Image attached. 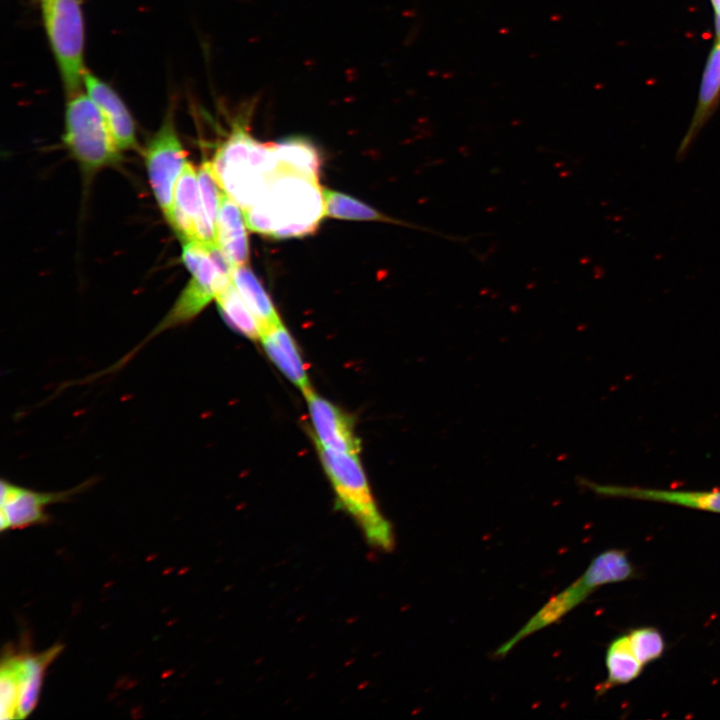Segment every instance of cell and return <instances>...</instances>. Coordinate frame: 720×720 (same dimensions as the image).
I'll use <instances>...</instances> for the list:
<instances>
[{
  "mask_svg": "<svg viewBox=\"0 0 720 720\" xmlns=\"http://www.w3.org/2000/svg\"><path fill=\"white\" fill-rule=\"evenodd\" d=\"M83 82L87 95L101 112L119 149H134L137 145L135 124L120 96L111 86L88 71L84 73Z\"/></svg>",
  "mask_w": 720,
  "mask_h": 720,
  "instance_id": "11",
  "label": "cell"
},
{
  "mask_svg": "<svg viewBox=\"0 0 720 720\" xmlns=\"http://www.w3.org/2000/svg\"><path fill=\"white\" fill-rule=\"evenodd\" d=\"M720 95V40L716 42L709 58L707 60L701 86L699 90V96L697 101V107L692 118L691 124L681 141L677 150V159H683L693 141L697 137L700 129L705 124L709 116L711 115Z\"/></svg>",
  "mask_w": 720,
  "mask_h": 720,
  "instance_id": "17",
  "label": "cell"
},
{
  "mask_svg": "<svg viewBox=\"0 0 720 720\" xmlns=\"http://www.w3.org/2000/svg\"><path fill=\"white\" fill-rule=\"evenodd\" d=\"M231 280L249 310L258 320L262 332L281 322L269 295L246 265L234 267Z\"/></svg>",
  "mask_w": 720,
  "mask_h": 720,
  "instance_id": "19",
  "label": "cell"
},
{
  "mask_svg": "<svg viewBox=\"0 0 720 720\" xmlns=\"http://www.w3.org/2000/svg\"><path fill=\"white\" fill-rule=\"evenodd\" d=\"M246 227L242 207L224 192L216 221L215 241L233 268L245 265L249 258Z\"/></svg>",
  "mask_w": 720,
  "mask_h": 720,
  "instance_id": "14",
  "label": "cell"
},
{
  "mask_svg": "<svg viewBox=\"0 0 720 720\" xmlns=\"http://www.w3.org/2000/svg\"><path fill=\"white\" fill-rule=\"evenodd\" d=\"M197 173L200 192V217L196 241L206 245H213L216 244L215 227L224 190L215 176L211 161H204Z\"/></svg>",
  "mask_w": 720,
  "mask_h": 720,
  "instance_id": "18",
  "label": "cell"
},
{
  "mask_svg": "<svg viewBox=\"0 0 720 720\" xmlns=\"http://www.w3.org/2000/svg\"><path fill=\"white\" fill-rule=\"evenodd\" d=\"M200 217L198 173L188 162L174 190L173 208L169 224L181 241H196Z\"/></svg>",
  "mask_w": 720,
  "mask_h": 720,
  "instance_id": "15",
  "label": "cell"
},
{
  "mask_svg": "<svg viewBox=\"0 0 720 720\" xmlns=\"http://www.w3.org/2000/svg\"><path fill=\"white\" fill-rule=\"evenodd\" d=\"M274 145L279 167L318 180L320 157L311 143L290 138Z\"/></svg>",
  "mask_w": 720,
  "mask_h": 720,
  "instance_id": "22",
  "label": "cell"
},
{
  "mask_svg": "<svg viewBox=\"0 0 720 720\" xmlns=\"http://www.w3.org/2000/svg\"><path fill=\"white\" fill-rule=\"evenodd\" d=\"M18 653L3 656L0 669V712L2 720L18 719Z\"/></svg>",
  "mask_w": 720,
  "mask_h": 720,
  "instance_id": "24",
  "label": "cell"
},
{
  "mask_svg": "<svg viewBox=\"0 0 720 720\" xmlns=\"http://www.w3.org/2000/svg\"><path fill=\"white\" fill-rule=\"evenodd\" d=\"M47 36L68 96L84 86V29L78 0H41Z\"/></svg>",
  "mask_w": 720,
  "mask_h": 720,
  "instance_id": "7",
  "label": "cell"
},
{
  "mask_svg": "<svg viewBox=\"0 0 720 720\" xmlns=\"http://www.w3.org/2000/svg\"><path fill=\"white\" fill-rule=\"evenodd\" d=\"M211 163L224 192L243 210L262 196L278 169L275 145L256 141L241 125L220 145Z\"/></svg>",
  "mask_w": 720,
  "mask_h": 720,
  "instance_id": "3",
  "label": "cell"
},
{
  "mask_svg": "<svg viewBox=\"0 0 720 720\" xmlns=\"http://www.w3.org/2000/svg\"><path fill=\"white\" fill-rule=\"evenodd\" d=\"M84 485L57 492H39L1 480V531L21 529L49 521L46 507L65 502L80 492Z\"/></svg>",
  "mask_w": 720,
  "mask_h": 720,
  "instance_id": "9",
  "label": "cell"
},
{
  "mask_svg": "<svg viewBox=\"0 0 720 720\" xmlns=\"http://www.w3.org/2000/svg\"><path fill=\"white\" fill-rule=\"evenodd\" d=\"M323 469L336 496V504L360 528L372 548L390 552L395 536L380 511L358 454L339 453L316 445Z\"/></svg>",
  "mask_w": 720,
  "mask_h": 720,
  "instance_id": "2",
  "label": "cell"
},
{
  "mask_svg": "<svg viewBox=\"0 0 720 720\" xmlns=\"http://www.w3.org/2000/svg\"><path fill=\"white\" fill-rule=\"evenodd\" d=\"M182 260L192 277L148 339L194 319L231 282L234 268L217 244L183 241Z\"/></svg>",
  "mask_w": 720,
  "mask_h": 720,
  "instance_id": "4",
  "label": "cell"
},
{
  "mask_svg": "<svg viewBox=\"0 0 720 720\" xmlns=\"http://www.w3.org/2000/svg\"><path fill=\"white\" fill-rule=\"evenodd\" d=\"M635 574L623 550L610 549L597 555L583 575L551 598L512 638L498 648L496 657H504L527 636L556 622L582 603L600 586L626 581Z\"/></svg>",
  "mask_w": 720,
  "mask_h": 720,
  "instance_id": "5",
  "label": "cell"
},
{
  "mask_svg": "<svg viewBox=\"0 0 720 720\" xmlns=\"http://www.w3.org/2000/svg\"><path fill=\"white\" fill-rule=\"evenodd\" d=\"M319 180L277 169L262 196L243 210L247 228L274 238L312 233L325 216Z\"/></svg>",
  "mask_w": 720,
  "mask_h": 720,
  "instance_id": "1",
  "label": "cell"
},
{
  "mask_svg": "<svg viewBox=\"0 0 720 720\" xmlns=\"http://www.w3.org/2000/svg\"><path fill=\"white\" fill-rule=\"evenodd\" d=\"M218 310L225 322L246 338L259 341L262 328L231 282L216 297Z\"/></svg>",
  "mask_w": 720,
  "mask_h": 720,
  "instance_id": "21",
  "label": "cell"
},
{
  "mask_svg": "<svg viewBox=\"0 0 720 720\" xmlns=\"http://www.w3.org/2000/svg\"><path fill=\"white\" fill-rule=\"evenodd\" d=\"M605 663L607 679L598 688L599 693L633 681L643 668L633 652L628 634L617 637L609 644Z\"/></svg>",
  "mask_w": 720,
  "mask_h": 720,
  "instance_id": "20",
  "label": "cell"
},
{
  "mask_svg": "<svg viewBox=\"0 0 720 720\" xmlns=\"http://www.w3.org/2000/svg\"><path fill=\"white\" fill-rule=\"evenodd\" d=\"M259 341L269 359L303 394L313 389L298 346L282 322L264 330Z\"/></svg>",
  "mask_w": 720,
  "mask_h": 720,
  "instance_id": "13",
  "label": "cell"
},
{
  "mask_svg": "<svg viewBox=\"0 0 720 720\" xmlns=\"http://www.w3.org/2000/svg\"><path fill=\"white\" fill-rule=\"evenodd\" d=\"M583 485L595 493L609 497L658 501L689 508L720 513V490L675 491L618 485H603L582 480Z\"/></svg>",
  "mask_w": 720,
  "mask_h": 720,
  "instance_id": "12",
  "label": "cell"
},
{
  "mask_svg": "<svg viewBox=\"0 0 720 720\" xmlns=\"http://www.w3.org/2000/svg\"><path fill=\"white\" fill-rule=\"evenodd\" d=\"M628 635L633 652L643 666L661 657L665 650L664 638L655 628L634 629Z\"/></svg>",
  "mask_w": 720,
  "mask_h": 720,
  "instance_id": "25",
  "label": "cell"
},
{
  "mask_svg": "<svg viewBox=\"0 0 720 720\" xmlns=\"http://www.w3.org/2000/svg\"><path fill=\"white\" fill-rule=\"evenodd\" d=\"M62 649L56 644L41 653H18V719L37 705L45 671Z\"/></svg>",
  "mask_w": 720,
  "mask_h": 720,
  "instance_id": "16",
  "label": "cell"
},
{
  "mask_svg": "<svg viewBox=\"0 0 720 720\" xmlns=\"http://www.w3.org/2000/svg\"><path fill=\"white\" fill-rule=\"evenodd\" d=\"M303 395L313 426L315 445L334 452L359 455L360 439L351 416L313 389Z\"/></svg>",
  "mask_w": 720,
  "mask_h": 720,
  "instance_id": "10",
  "label": "cell"
},
{
  "mask_svg": "<svg viewBox=\"0 0 720 720\" xmlns=\"http://www.w3.org/2000/svg\"><path fill=\"white\" fill-rule=\"evenodd\" d=\"M64 143L86 173L110 166L120 158L101 112L82 91L69 96L65 112Z\"/></svg>",
  "mask_w": 720,
  "mask_h": 720,
  "instance_id": "6",
  "label": "cell"
},
{
  "mask_svg": "<svg viewBox=\"0 0 720 720\" xmlns=\"http://www.w3.org/2000/svg\"><path fill=\"white\" fill-rule=\"evenodd\" d=\"M322 193L326 216L347 220L394 221L372 207L346 194L330 189H323Z\"/></svg>",
  "mask_w": 720,
  "mask_h": 720,
  "instance_id": "23",
  "label": "cell"
},
{
  "mask_svg": "<svg viewBox=\"0 0 720 720\" xmlns=\"http://www.w3.org/2000/svg\"><path fill=\"white\" fill-rule=\"evenodd\" d=\"M715 27L717 32V40H720V10L715 12Z\"/></svg>",
  "mask_w": 720,
  "mask_h": 720,
  "instance_id": "26",
  "label": "cell"
},
{
  "mask_svg": "<svg viewBox=\"0 0 720 720\" xmlns=\"http://www.w3.org/2000/svg\"><path fill=\"white\" fill-rule=\"evenodd\" d=\"M188 163L173 118L168 115L145 151V164L155 199L169 222L176 183Z\"/></svg>",
  "mask_w": 720,
  "mask_h": 720,
  "instance_id": "8",
  "label": "cell"
}]
</instances>
